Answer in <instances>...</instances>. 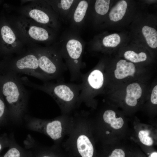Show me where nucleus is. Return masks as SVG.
I'll use <instances>...</instances> for the list:
<instances>
[{
	"label": "nucleus",
	"mask_w": 157,
	"mask_h": 157,
	"mask_svg": "<svg viewBox=\"0 0 157 157\" xmlns=\"http://www.w3.org/2000/svg\"><path fill=\"white\" fill-rule=\"evenodd\" d=\"M68 138L61 145L69 155L73 157H94L92 126L88 113L83 110L75 113Z\"/></svg>",
	"instance_id": "1"
},
{
	"label": "nucleus",
	"mask_w": 157,
	"mask_h": 157,
	"mask_svg": "<svg viewBox=\"0 0 157 157\" xmlns=\"http://www.w3.org/2000/svg\"><path fill=\"white\" fill-rule=\"evenodd\" d=\"M0 93L8 108L10 120L16 123L21 122L26 115L28 95L18 75L0 72Z\"/></svg>",
	"instance_id": "2"
},
{
	"label": "nucleus",
	"mask_w": 157,
	"mask_h": 157,
	"mask_svg": "<svg viewBox=\"0 0 157 157\" xmlns=\"http://www.w3.org/2000/svg\"><path fill=\"white\" fill-rule=\"evenodd\" d=\"M20 79L24 85L41 90L50 96L58 105L62 114L71 115L78 107L81 83H67L59 81L56 83L46 82L39 85L31 82L26 76L20 77Z\"/></svg>",
	"instance_id": "3"
},
{
	"label": "nucleus",
	"mask_w": 157,
	"mask_h": 157,
	"mask_svg": "<svg viewBox=\"0 0 157 157\" xmlns=\"http://www.w3.org/2000/svg\"><path fill=\"white\" fill-rule=\"evenodd\" d=\"M24 119L28 129L47 135L57 145H61L64 138L69 134L73 123V116L64 114L48 119L26 115Z\"/></svg>",
	"instance_id": "4"
},
{
	"label": "nucleus",
	"mask_w": 157,
	"mask_h": 157,
	"mask_svg": "<svg viewBox=\"0 0 157 157\" xmlns=\"http://www.w3.org/2000/svg\"><path fill=\"white\" fill-rule=\"evenodd\" d=\"M83 47L81 42L75 38H71L67 42L65 48L59 52L62 57L66 61L71 81L78 80L82 74L81 58Z\"/></svg>",
	"instance_id": "5"
},
{
	"label": "nucleus",
	"mask_w": 157,
	"mask_h": 157,
	"mask_svg": "<svg viewBox=\"0 0 157 157\" xmlns=\"http://www.w3.org/2000/svg\"><path fill=\"white\" fill-rule=\"evenodd\" d=\"M0 72H10L18 75L25 74L41 80H49L40 69L37 57L35 54H27L17 59L8 65L0 66Z\"/></svg>",
	"instance_id": "6"
},
{
	"label": "nucleus",
	"mask_w": 157,
	"mask_h": 157,
	"mask_svg": "<svg viewBox=\"0 0 157 157\" xmlns=\"http://www.w3.org/2000/svg\"><path fill=\"white\" fill-rule=\"evenodd\" d=\"M37 56L39 68L49 80L60 78L67 68L63 63L59 52L46 51Z\"/></svg>",
	"instance_id": "7"
},
{
	"label": "nucleus",
	"mask_w": 157,
	"mask_h": 157,
	"mask_svg": "<svg viewBox=\"0 0 157 157\" xmlns=\"http://www.w3.org/2000/svg\"><path fill=\"white\" fill-rule=\"evenodd\" d=\"M135 72V67L133 63L121 60L116 64L114 75L116 79L121 80L129 76H133Z\"/></svg>",
	"instance_id": "8"
},
{
	"label": "nucleus",
	"mask_w": 157,
	"mask_h": 157,
	"mask_svg": "<svg viewBox=\"0 0 157 157\" xmlns=\"http://www.w3.org/2000/svg\"><path fill=\"white\" fill-rule=\"evenodd\" d=\"M142 89L140 85L133 83L128 85L126 88V94L125 101L126 104L131 106H135L137 104L138 99L142 94Z\"/></svg>",
	"instance_id": "9"
},
{
	"label": "nucleus",
	"mask_w": 157,
	"mask_h": 157,
	"mask_svg": "<svg viewBox=\"0 0 157 157\" xmlns=\"http://www.w3.org/2000/svg\"><path fill=\"white\" fill-rule=\"evenodd\" d=\"M40 152L38 157H69L60 145L54 144L51 147L41 145L38 142Z\"/></svg>",
	"instance_id": "10"
},
{
	"label": "nucleus",
	"mask_w": 157,
	"mask_h": 157,
	"mask_svg": "<svg viewBox=\"0 0 157 157\" xmlns=\"http://www.w3.org/2000/svg\"><path fill=\"white\" fill-rule=\"evenodd\" d=\"M102 119L105 123L110 124L111 127L115 129L121 128L124 123L122 118L121 117H116L115 113L110 110H107L104 112Z\"/></svg>",
	"instance_id": "11"
},
{
	"label": "nucleus",
	"mask_w": 157,
	"mask_h": 157,
	"mask_svg": "<svg viewBox=\"0 0 157 157\" xmlns=\"http://www.w3.org/2000/svg\"><path fill=\"white\" fill-rule=\"evenodd\" d=\"M127 7V4L124 0L119 1L111 10L109 14L111 21L117 22L121 20L124 15Z\"/></svg>",
	"instance_id": "12"
},
{
	"label": "nucleus",
	"mask_w": 157,
	"mask_h": 157,
	"mask_svg": "<svg viewBox=\"0 0 157 157\" xmlns=\"http://www.w3.org/2000/svg\"><path fill=\"white\" fill-rule=\"evenodd\" d=\"M143 35L148 45L151 48L155 49L157 47V32L154 28L147 26L142 29Z\"/></svg>",
	"instance_id": "13"
},
{
	"label": "nucleus",
	"mask_w": 157,
	"mask_h": 157,
	"mask_svg": "<svg viewBox=\"0 0 157 157\" xmlns=\"http://www.w3.org/2000/svg\"><path fill=\"white\" fill-rule=\"evenodd\" d=\"M10 136L9 148L3 157H24L22 149L15 141L13 134L12 133Z\"/></svg>",
	"instance_id": "14"
},
{
	"label": "nucleus",
	"mask_w": 157,
	"mask_h": 157,
	"mask_svg": "<svg viewBox=\"0 0 157 157\" xmlns=\"http://www.w3.org/2000/svg\"><path fill=\"white\" fill-rule=\"evenodd\" d=\"M88 6V3L85 0H81L79 2L73 15V19L75 22L78 23L83 20L85 15Z\"/></svg>",
	"instance_id": "15"
},
{
	"label": "nucleus",
	"mask_w": 157,
	"mask_h": 157,
	"mask_svg": "<svg viewBox=\"0 0 157 157\" xmlns=\"http://www.w3.org/2000/svg\"><path fill=\"white\" fill-rule=\"evenodd\" d=\"M28 33L31 37L38 41L46 40L49 38L48 31L45 29L41 27L31 26L29 28Z\"/></svg>",
	"instance_id": "16"
},
{
	"label": "nucleus",
	"mask_w": 157,
	"mask_h": 157,
	"mask_svg": "<svg viewBox=\"0 0 157 157\" xmlns=\"http://www.w3.org/2000/svg\"><path fill=\"white\" fill-rule=\"evenodd\" d=\"M29 16L36 22L43 24H46L49 21L48 15L41 10L34 9L31 10L29 13Z\"/></svg>",
	"instance_id": "17"
},
{
	"label": "nucleus",
	"mask_w": 157,
	"mask_h": 157,
	"mask_svg": "<svg viewBox=\"0 0 157 157\" xmlns=\"http://www.w3.org/2000/svg\"><path fill=\"white\" fill-rule=\"evenodd\" d=\"M10 120L8 108L0 93V126L6 124Z\"/></svg>",
	"instance_id": "18"
},
{
	"label": "nucleus",
	"mask_w": 157,
	"mask_h": 157,
	"mask_svg": "<svg viewBox=\"0 0 157 157\" xmlns=\"http://www.w3.org/2000/svg\"><path fill=\"white\" fill-rule=\"evenodd\" d=\"M124 56L127 60L134 63L144 61L147 59V56L145 53L141 52L137 53L131 50L125 52Z\"/></svg>",
	"instance_id": "19"
},
{
	"label": "nucleus",
	"mask_w": 157,
	"mask_h": 157,
	"mask_svg": "<svg viewBox=\"0 0 157 157\" xmlns=\"http://www.w3.org/2000/svg\"><path fill=\"white\" fill-rule=\"evenodd\" d=\"M1 32L2 38L5 43L11 44L15 41V35L8 26L6 25L3 26L1 28Z\"/></svg>",
	"instance_id": "20"
},
{
	"label": "nucleus",
	"mask_w": 157,
	"mask_h": 157,
	"mask_svg": "<svg viewBox=\"0 0 157 157\" xmlns=\"http://www.w3.org/2000/svg\"><path fill=\"white\" fill-rule=\"evenodd\" d=\"M121 39L119 35L114 33L105 36L103 38L102 43L106 47H115L120 43Z\"/></svg>",
	"instance_id": "21"
},
{
	"label": "nucleus",
	"mask_w": 157,
	"mask_h": 157,
	"mask_svg": "<svg viewBox=\"0 0 157 157\" xmlns=\"http://www.w3.org/2000/svg\"><path fill=\"white\" fill-rule=\"evenodd\" d=\"M110 3L109 0H97L94 4V8L98 14L104 15L108 11Z\"/></svg>",
	"instance_id": "22"
},
{
	"label": "nucleus",
	"mask_w": 157,
	"mask_h": 157,
	"mask_svg": "<svg viewBox=\"0 0 157 157\" xmlns=\"http://www.w3.org/2000/svg\"><path fill=\"white\" fill-rule=\"evenodd\" d=\"M149 132L147 130H141L138 133V138L140 142L147 146L152 145L154 141L152 138L149 136Z\"/></svg>",
	"instance_id": "23"
},
{
	"label": "nucleus",
	"mask_w": 157,
	"mask_h": 157,
	"mask_svg": "<svg viewBox=\"0 0 157 157\" xmlns=\"http://www.w3.org/2000/svg\"><path fill=\"white\" fill-rule=\"evenodd\" d=\"M74 1L73 0H61L58 2L57 6L62 12H67L72 7Z\"/></svg>",
	"instance_id": "24"
},
{
	"label": "nucleus",
	"mask_w": 157,
	"mask_h": 157,
	"mask_svg": "<svg viewBox=\"0 0 157 157\" xmlns=\"http://www.w3.org/2000/svg\"><path fill=\"white\" fill-rule=\"evenodd\" d=\"M10 142V135L8 136L6 133L0 135V152L4 148L9 147Z\"/></svg>",
	"instance_id": "25"
},
{
	"label": "nucleus",
	"mask_w": 157,
	"mask_h": 157,
	"mask_svg": "<svg viewBox=\"0 0 157 157\" xmlns=\"http://www.w3.org/2000/svg\"><path fill=\"white\" fill-rule=\"evenodd\" d=\"M124 151L120 149H116L113 150L111 154L107 157H125Z\"/></svg>",
	"instance_id": "26"
},
{
	"label": "nucleus",
	"mask_w": 157,
	"mask_h": 157,
	"mask_svg": "<svg viewBox=\"0 0 157 157\" xmlns=\"http://www.w3.org/2000/svg\"><path fill=\"white\" fill-rule=\"evenodd\" d=\"M150 100L151 102L153 104H157V85L153 88L151 94Z\"/></svg>",
	"instance_id": "27"
},
{
	"label": "nucleus",
	"mask_w": 157,
	"mask_h": 157,
	"mask_svg": "<svg viewBox=\"0 0 157 157\" xmlns=\"http://www.w3.org/2000/svg\"><path fill=\"white\" fill-rule=\"evenodd\" d=\"M157 152H154L152 153L150 156V157H157Z\"/></svg>",
	"instance_id": "28"
},
{
	"label": "nucleus",
	"mask_w": 157,
	"mask_h": 157,
	"mask_svg": "<svg viewBox=\"0 0 157 157\" xmlns=\"http://www.w3.org/2000/svg\"><path fill=\"white\" fill-rule=\"evenodd\" d=\"M69 157H72V156H70V155H69Z\"/></svg>",
	"instance_id": "29"
},
{
	"label": "nucleus",
	"mask_w": 157,
	"mask_h": 157,
	"mask_svg": "<svg viewBox=\"0 0 157 157\" xmlns=\"http://www.w3.org/2000/svg\"></svg>",
	"instance_id": "30"
}]
</instances>
